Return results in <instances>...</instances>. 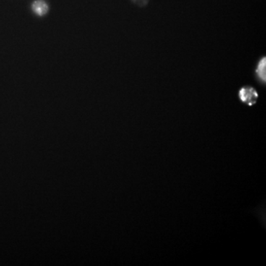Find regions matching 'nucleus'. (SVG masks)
Here are the masks:
<instances>
[{
  "label": "nucleus",
  "mask_w": 266,
  "mask_h": 266,
  "mask_svg": "<svg viewBox=\"0 0 266 266\" xmlns=\"http://www.w3.org/2000/svg\"><path fill=\"white\" fill-rule=\"evenodd\" d=\"M31 8L34 14L40 17L46 15L49 11V6L45 0H36Z\"/></svg>",
  "instance_id": "3"
},
{
  "label": "nucleus",
  "mask_w": 266,
  "mask_h": 266,
  "mask_svg": "<svg viewBox=\"0 0 266 266\" xmlns=\"http://www.w3.org/2000/svg\"><path fill=\"white\" fill-rule=\"evenodd\" d=\"M238 97L242 103L251 107L257 103L259 94L254 87L251 86H244L238 91Z\"/></svg>",
  "instance_id": "1"
},
{
  "label": "nucleus",
  "mask_w": 266,
  "mask_h": 266,
  "mask_svg": "<svg viewBox=\"0 0 266 266\" xmlns=\"http://www.w3.org/2000/svg\"><path fill=\"white\" fill-rule=\"evenodd\" d=\"M256 78L259 83L265 85L266 83V58L263 56L258 61L255 69Z\"/></svg>",
  "instance_id": "2"
}]
</instances>
